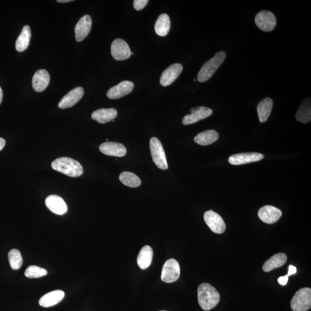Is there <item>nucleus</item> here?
Masks as SVG:
<instances>
[{"mask_svg":"<svg viewBox=\"0 0 311 311\" xmlns=\"http://www.w3.org/2000/svg\"><path fill=\"white\" fill-rule=\"evenodd\" d=\"M197 292L198 303L205 311L212 310L220 302L219 292L207 283H203L199 286Z\"/></svg>","mask_w":311,"mask_h":311,"instance_id":"obj_1","label":"nucleus"},{"mask_svg":"<svg viewBox=\"0 0 311 311\" xmlns=\"http://www.w3.org/2000/svg\"><path fill=\"white\" fill-rule=\"evenodd\" d=\"M52 169L72 178L82 176L83 168L81 164L76 160L69 157L57 158L52 163Z\"/></svg>","mask_w":311,"mask_h":311,"instance_id":"obj_2","label":"nucleus"},{"mask_svg":"<svg viewBox=\"0 0 311 311\" xmlns=\"http://www.w3.org/2000/svg\"><path fill=\"white\" fill-rule=\"evenodd\" d=\"M226 57L225 52L220 51L209 61L203 65L198 73L197 80L199 82L204 83L209 80L219 68L225 61Z\"/></svg>","mask_w":311,"mask_h":311,"instance_id":"obj_3","label":"nucleus"},{"mask_svg":"<svg viewBox=\"0 0 311 311\" xmlns=\"http://www.w3.org/2000/svg\"><path fill=\"white\" fill-rule=\"evenodd\" d=\"M294 311H307L311 307V289L304 288L299 289L295 294L291 303Z\"/></svg>","mask_w":311,"mask_h":311,"instance_id":"obj_4","label":"nucleus"},{"mask_svg":"<svg viewBox=\"0 0 311 311\" xmlns=\"http://www.w3.org/2000/svg\"><path fill=\"white\" fill-rule=\"evenodd\" d=\"M150 149L152 160L160 169L166 170L169 168L166 154L160 140L152 138L150 140Z\"/></svg>","mask_w":311,"mask_h":311,"instance_id":"obj_5","label":"nucleus"},{"mask_svg":"<svg viewBox=\"0 0 311 311\" xmlns=\"http://www.w3.org/2000/svg\"><path fill=\"white\" fill-rule=\"evenodd\" d=\"M180 275V269L178 261L170 259L165 262L161 272V278L164 282L171 283L177 281Z\"/></svg>","mask_w":311,"mask_h":311,"instance_id":"obj_6","label":"nucleus"},{"mask_svg":"<svg viewBox=\"0 0 311 311\" xmlns=\"http://www.w3.org/2000/svg\"><path fill=\"white\" fill-rule=\"evenodd\" d=\"M255 23L259 29L264 32H270L275 29L276 24L275 15L269 11L258 12L255 17Z\"/></svg>","mask_w":311,"mask_h":311,"instance_id":"obj_7","label":"nucleus"},{"mask_svg":"<svg viewBox=\"0 0 311 311\" xmlns=\"http://www.w3.org/2000/svg\"><path fill=\"white\" fill-rule=\"evenodd\" d=\"M204 218L205 223L211 231L221 234L225 231V223L219 214L210 210L205 213Z\"/></svg>","mask_w":311,"mask_h":311,"instance_id":"obj_8","label":"nucleus"},{"mask_svg":"<svg viewBox=\"0 0 311 311\" xmlns=\"http://www.w3.org/2000/svg\"><path fill=\"white\" fill-rule=\"evenodd\" d=\"M111 53L115 60L117 61L126 60L132 55L129 46L121 39L114 40L112 43Z\"/></svg>","mask_w":311,"mask_h":311,"instance_id":"obj_9","label":"nucleus"},{"mask_svg":"<svg viewBox=\"0 0 311 311\" xmlns=\"http://www.w3.org/2000/svg\"><path fill=\"white\" fill-rule=\"evenodd\" d=\"M212 114L213 110L209 108L204 106L192 108L190 114L183 117L182 123L184 125L193 124L210 117Z\"/></svg>","mask_w":311,"mask_h":311,"instance_id":"obj_10","label":"nucleus"},{"mask_svg":"<svg viewBox=\"0 0 311 311\" xmlns=\"http://www.w3.org/2000/svg\"><path fill=\"white\" fill-rule=\"evenodd\" d=\"M85 94V90L81 86L71 89L65 95L58 104V107L61 109L69 108L73 107L79 102Z\"/></svg>","mask_w":311,"mask_h":311,"instance_id":"obj_11","label":"nucleus"},{"mask_svg":"<svg viewBox=\"0 0 311 311\" xmlns=\"http://www.w3.org/2000/svg\"><path fill=\"white\" fill-rule=\"evenodd\" d=\"M183 70L181 64L176 63L171 65L161 74L160 83L163 86H167L172 85L178 79Z\"/></svg>","mask_w":311,"mask_h":311,"instance_id":"obj_12","label":"nucleus"},{"mask_svg":"<svg viewBox=\"0 0 311 311\" xmlns=\"http://www.w3.org/2000/svg\"><path fill=\"white\" fill-rule=\"evenodd\" d=\"M282 214L281 210L270 205H266L261 207L258 212L260 220L269 225L278 222Z\"/></svg>","mask_w":311,"mask_h":311,"instance_id":"obj_13","label":"nucleus"},{"mask_svg":"<svg viewBox=\"0 0 311 311\" xmlns=\"http://www.w3.org/2000/svg\"><path fill=\"white\" fill-rule=\"evenodd\" d=\"M263 158L264 155L262 154L257 153V152H247V153L233 155L229 157L228 161L232 165L239 166V165L257 162L262 160Z\"/></svg>","mask_w":311,"mask_h":311,"instance_id":"obj_14","label":"nucleus"},{"mask_svg":"<svg viewBox=\"0 0 311 311\" xmlns=\"http://www.w3.org/2000/svg\"><path fill=\"white\" fill-rule=\"evenodd\" d=\"M134 84L130 81H123L118 85L111 87L107 92V96L110 99H117L131 93L134 88Z\"/></svg>","mask_w":311,"mask_h":311,"instance_id":"obj_15","label":"nucleus"},{"mask_svg":"<svg viewBox=\"0 0 311 311\" xmlns=\"http://www.w3.org/2000/svg\"><path fill=\"white\" fill-rule=\"evenodd\" d=\"M91 27L92 18L89 15H85L81 18L74 29L76 41H83L88 35Z\"/></svg>","mask_w":311,"mask_h":311,"instance_id":"obj_16","label":"nucleus"},{"mask_svg":"<svg viewBox=\"0 0 311 311\" xmlns=\"http://www.w3.org/2000/svg\"><path fill=\"white\" fill-rule=\"evenodd\" d=\"M102 153L110 156L123 157L127 153L126 148L120 143L106 142L99 146Z\"/></svg>","mask_w":311,"mask_h":311,"instance_id":"obj_17","label":"nucleus"},{"mask_svg":"<svg viewBox=\"0 0 311 311\" xmlns=\"http://www.w3.org/2000/svg\"><path fill=\"white\" fill-rule=\"evenodd\" d=\"M45 204L49 210L58 215H62L68 210L66 203L60 196L56 195L48 196L46 199Z\"/></svg>","mask_w":311,"mask_h":311,"instance_id":"obj_18","label":"nucleus"},{"mask_svg":"<svg viewBox=\"0 0 311 311\" xmlns=\"http://www.w3.org/2000/svg\"><path fill=\"white\" fill-rule=\"evenodd\" d=\"M51 77L48 71L45 69H39L34 74L32 80L33 89L36 92L44 91L48 86Z\"/></svg>","mask_w":311,"mask_h":311,"instance_id":"obj_19","label":"nucleus"},{"mask_svg":"<svg viewBox=\"0 0 311 311\" xmlns=\"http://www.w3.org/2000/svg\"><path fill=\"white\" fill-rule=\"evenodd\" d=\"M117 114V110L115 108H101L93 111L91 118L99 123L104 124L113 121Z\"/></svg>","mask_w":311,"mask_h":311,"instance_id":"obj_20","label":"nucleus"},{"mask_svg":"<svg viewBox=\"0 0 311 311\" xmlns=\"http://www.w3.org/2000/svg\"><path fill=\"white\" fill-rule=\"evenodd\" d=\"M65 296L64 292L61 290H56L49 292L40 298L39 304L43 307H51L63 300Z\"/></svg>","mask_w":311,"mask_h":311,"instance_id":"obj_21","label":"nucleus"},{"mask_svg":"<svg viewBox=\"0 0 311 311\" xmlns=\"http://www.w3.org/2000/svg\"><path fill=\"white\" fill-rule=\"evenodd\" d=\"M295 118L301 123H307L311 120V98L304 99L295 114Z\"/></svg>","mask_w":311,"mask_h":311,"instance_id":"obj_22","label":"nucleus"},{"mask_svg":"<svg viewBox=\"0 0 311 311\" xmlns=\"http://www.w3.org/2000/svg\"><path fill=\"white\" fill-rule=\"evenodd\" d=\"M287 261V256L284 253H278L272 256L264 263L262 269L264 272H270L272 270L279 268L284 265Z\"/></svg>","mask_w":311,"mask_h":311,"instance_id":"obj_23","label":"nucleus"},{"mask_svg":"<svg viewBox=\"0 0 311 311\" xmlns=\"http://www.w3.org/2000/svg\"><path fill=\"white\" fill-rule=\"evenodd\" d=\"M273 101L271 98L263 99L257 106L258 117L260 123L265 122L268 119L272 110Z\"/></svg>","mask_w":311,"mask_h":311,"instance_id":"obj_24","label":"nucleus"},{"mask_svg":"<svg viewBox=\"0 0 311 311\" xmlns=\"http://www.w3.org/2000/svg\"><path fill=\"white\" fill-rule=\"evenodd\" d=\"M154 256V251L149 245H145L140 250L138 257V264L142 270L148 268L150 266L152 258Z\"/></svg>","mask_w":311,"mask_h":311,"instance_id":"obj_25","label":"nucleus"},{"mask_svg":"<svg viewBox=\"0 0 311 311\" xmlns=\"http://www.w3.org/2000/svg\"><path fill=\"white\" fill-rule=\"evenodd\" d=\"M171 21L169 16L166 14L160 15L155 25V30L157 35L166 36L169 33Z\"/></svg>","mask_w":311,"mask_h":311,"instance_id":"obj_26","label":"nucleus"},{"mask_svg":"<svg viewBox=\"0 0 311 311\" xmlns=\"http://www.w3.org/2000/svg\"><path fill=\"white\" fill-rule=\"evenodd\" d=\"M219 138V134L215 130H209L199 133L195 137L194 141L199 145L206 146L213 144Z\"/></svg>","mask_w":311,"mask_h":311,"instance_id":"obj_27","label":"nucleus"},{"mask_svg":"<svg viewBox=\"0 0 311 311\" xmlns=\"http://www.w3.org/2000/svg\"><path fill=\"white\" fill-rule=\"evenodd\" d=\"M31 38L30 27L26 25L16 42V50L18 52H23L29 48Z\"/></svg>","mask_w":311,"mask_h":311,"instance_id":"obj_28","label":"nucleus"},{"mask_svg":"<svg viewBox=\"0 0 311 311\" xmlns=\"http://www.w3.org/2000/svg\"><path fill=\"white\" fill-rule=\"evenodd\" d=\"M119 178L122 184L130 188H138L141 185V180L132 173L123 172L120 174Z\"/></svg>","mask_w":311,"mask_h":311,"instance_id":"obj_29","label":"nucleus"},{"mask_svg":"<svg viewBox=\"0 0 311 311\" xmlns=\"http://www.w3.org/2000/svg\"><path fill=\"white\" fill-rule=\"evenodd\" d=\"M9 264L12 269L17 270L20 268L23 264V258L20 252L17 249H12L8 253Z\"/></svg>","mask_w":311,"mask_h":311,"instance_id":"obj_30","label":"nucleus"},{"mask_svg":"<svg viewBox=\"0 0 311 311\" xmlns=\"http://www.w3.org/2000/svg\"><path fill=\"white\" fill-rule=\"evenodd\" d=\"M48 272L45 269L37 266H30L25 271L24 275L29 278H36L45 276Z\"/></svg>","mask_w":311,"mask_h":311,"instance_id":"obj_31","label":"nucleus"},{"mask_svg":"<svg viewBox=\"0 0 311 311\" xmlns=\"http://www.w3.org/2000/svg\"><path fill=\"white\" fill-rule=\"evenodd\" d=\"M148 0H135L133 1L134 8L136 11H141L148 4Z\"/></svg>","mask_w":311,"mask_h":311,"instance_id":"obj_32","label":"nucleus"},{"mask_svg":"<svg viewBox=\"0 0 311 311\" xmlns=\"http://www.w3.org/2000/svg\"><path fill=\"white\" fill-rule=\"evenodd\" d=\"M289 276H280L278 279V282L280 285L284 286L287 284Z\"/></svg>","mask_w":311,"mask_h":311,"instance_id":"obj_33","label":"nucleus"},{"mask_svg":"<svg viewBox=\"0 0 311 311\" xmlns=\"http://www.w3.org/2000/svg\"><path fill=\"white\" fill-rule=\"evenodd\" d=\"M296 267H294L293 265H290L289 266V270L287 276H289L294 275V274L296 273Z\"/></svg>","mask_w":311,"mask_h":311,"instance_id":"obj_34","label":"nucleus"},{"mask_svg":"<svg viewBox=\"0 0 311 311\" xmlns=\"http://www.w3.org/2000/svg\"><path fill=\"white\" fill-rule=\"evenodd\" d=\"M5 140L4 138H0V151L2 150L5 145Z\"/></svg>","mask_w":311,"mask_h":311,"instance_id":"obj_35","label":"nucleus"},{"mask_svg":"<svg viewBox=\"0 0 311 311\" xmlns=\"http://www.w3.org/2000/svg\"><path fill=\"white\" fill-rule=\"evenodd\" d=\"M2 98H3L2 90L1 87H0V104H1L2 101Z\"/></svg>","mask_w":311,"mask_h":311,"instance_id":"obj_36","label":"nucleus"},{"mask_svg":"<svg viewBox=\"0 0 311 311\" xmlns=\"http://www.w3.org/2000/svg\"><path fill=\"white\" fill-rule=\"evenodd\" d=\"M58 2L60 3H66V2H70L73 1V0H57Z\"/></svg>","mask_w":311,"mask_h":311,"instance_id":"obj_37","label":"nucleus"},{"mask_svg":"<svg viewBox=\"0 0 311 311\" xmlns=\"http://www.w3.org/2000/svg\"></svg>","mask_w":311,"mask_h":311,"instance_id":"obj_38","label":"nucleus"}]
</instances>
